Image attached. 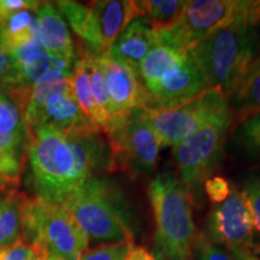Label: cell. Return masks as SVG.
<instances>
[{"label": "cell", "instance_id": "cell-26", "mask_svg": "<svg viewBox=\"0 0 260 260\" xmlns=\"http://www.w3.org/2000/svg\"><path fill=\"white\" fill-rule=\"evenodd\" d=\"M241 193L251 213L254 229L260 234V170L247 175Z\"/></svg>", "mask_w": 260, "mask_h": 260}, {"label": "cell", "instance_id": "cell-34", "mask_svg": "<svg viewBox=\"0 0 260 260\" xmlns=\"http://www.w3.org/2000/svg\"><path fill=\"white\" fill-rule=\"evenodd\" d=\"M125 260H157L153 253H151L144 247H133L126 255Z\"/></svg>", "mask_w": 260, "mask_h": 260}, {"label": "cell", "instance_id": "cell-19", "mask_svg": "<svg viewBox=\"0 0 260 260\" xmlns=\"http://www.w3.org/2000/svg\"><path fill=\"white\" fill-rule=\"evenodd\" d=\"M233 119L240 123L260 111V53L255 58L241 82L228 96Z\"/></svg>", "mask_w": 260, "mask_h": 260}, {"label": "cell", "instance_id": "cell-25", "mask_svg": "<svg viewBox=\"0 0 260 260\" xmlns=\"http://www.w3.org/2000/svg\"><path fill=\"white\" fill-rule=\"evenodd\" d=\"M139 16L147 18L154 28L170 24L182 14L187 3L184 0H142L135 2Z\"/></svg>", "mask_w": 260, "mask_h": 260}, {"label": "cell", "instance_id": "cell-11", "mask_svg": "<svg viewBox=\"0 0 260 260\" xmlns=\"http://www.w3.org/2000/svg\"><path fill=\"white\" fill-rule=\"evenodd\" d=\"M232 122V116L217 119L172 147L178 176L186 183L193 198L201 193L205 181L212 176L222 160L224 144Z\"/></svg>", "mask_w": 260, "mask_h": 260}, {"label": "cell", "instance_id": "cell-22", "mask_svg": "<svg viewBox=\"0 0 260 260\" xmlns=\"http://www.w3.org/2000/svg\"><path fill=\"white\" fill-rule=\"evenodd\" d=\"M70 83L75 100L79 104L84 116L92 123L94 128H96L104 134V130L106 128V121L94 100L89 73L87 69L86 60L82 56H80L75 61L73 73L70 76Z\"/></svg>", "mask_w": 260, "mask_h": 260}, {"label": "cell", "instance_id": "cell-27", "mask_svg": "<svg viewBox=\"0 0 260 260\" xmlns=\"http://www.w3.org/2000/svg\"><path fill=\"white\" fill-rule=\"evenodd\" d=\"M18 84V71L10 51L0 38V90L9 94Z\"/></svg>", "mask_w": 260, "mask_h": 260}, {"label": "cell", "instance_id": "cell-10", "mask_svg": "<svg viewBox=\"0 0 260 260\" xmlns=\"http://www.w3.org/2000/svg\"><path fill=\"white\" fill-rule=\"evenodd\" d=\"M116 169L132 176L149 175L157 165L161 145L149 123L147 110H134L119 117L105 132Z\"/></svg>", "mask_w": 260, "mask_h": 260}, {"label": "cell", "instance_id": "cell-28", "mask_svg": "<svg viewBox=\"0 0 260 260\" xmlns=\"http://www.w3.org/2000/svg\"><path fill=\"white\" fill-rule=\"evenodd\" d=\"M133 247L134 242L106 243L96 248L87 249L80 260H125Z\"/></svg>", "mask_w": 260, "mask_h": 260}, {"label": "cell", "instance_id": "cell-35", "mask_svg": "<svg viewBox=\"0 0 260 260\" xmlns=\"http://www.w3.org/2000/svg\"><path fill=\"white\" fill-rule=\"evenodd\" d=\"M14 187H18V186H15V184L12 183V182L10 181L4 174H3L2 170H0V191H4L6 189H9V188H14Z\"/></svg>", "mask_w": 260, "mask_h": 260}, {"label": "cell", "instance_id": "cell-37", "mask_svg": "<svg viewBox=\"0 0 260 260\" xmlns=\"http://www.w3.org/2000/svg\"><path fill=\"white\" fill-rule=\"evenodd\" d=\"M31 260H46V259H45L44 253L37 251V254H35V256H34V258H32Z\"/></svg>", "mask_w": 260, "mask_h": 260}, {"label": "cell", "instance_id": "cell-20", "mask_svg": "<svg viewBox=\"0 0 260 260\" xmlns=\"http://www.w3.org/2000/svg\"><path fill=\"white\" fill-rule=\"evenodd\" d=\"M188 57L189 52H182L155 42L151 51L141 60L138 69V75L145 88H151L165 74L183 64Z\"/></svg>", "mask_w": 260, "mask_h": 260}, {"label": "cell", "instance_id": "cell-23", "mask_svg": "<svg viewBox=\"0 0 260 260\" xmlns=\"http://www.w3.org/2000/svg\"><path fill=\"white\" fill-rule=\"evenodd\" d=\"M0 38L10 52L38 39L35 11L21 10L0 21Z\"/></svg>", "mask_w": 260, "mask_h": 260}, {"label": "cell", "instance_id": "cell-13", "mask_svg": "<svg viewBox=\"0 0 260 260\" xmlns=\"http://www.w3.org/2000/svg\"><path fill=\"white\" fill-rule=\"evenodd\" d=\"M30 145V133L19 106L0 90V170L18 186Z\"/></svg>", "mask_w": 260, "mask_h": 260}, {"label": "cell", "instance_id": "cell-4", "mask_svg": "<svg viewBox=\"0 0 260 260\" xmlns=\"http://www.w3.org/2000/svg\"><path fill=\"white\" fill-rule=\"evenodd\" d=\"M63 206L89 240L133 242L128 204L122 188L111 178H88Z\"/></svg>", "mask_w": 260, "mask_h": 260}, {"label": "cell", "instance_id": "cell-7", "mask_svg": "<svg viewBox=\"0 0 260 260\" xmlns=\"http://www.w3.org/2000/svg\"><path fill=\"white\" fill-rule=\"evenodd\" d=\"M8 95L21 109L29 133L41 128L60 133L94 128L75 100L70 79L17 87Z\"/></svg>", "mask_w": 260, "mask_h": 260}, {"label": "cell", "instance_id": "cell-16", "mask_svg": "<svg viewBox=\"0 0 260 260\" xmlns=\"http://www.w3.org/2000/svg\"><path fill=\"white\" fill-rule=\"evenodd\" d=\"M207 88L210 86L206 77L189 53L183 64L165 74L147 92L153 100L154 109H168L193 99Z\"/></svg>", "mask_w": 260, "mask_h": 260}, {"label": "cell", "instance_id": "cell-3", "mask_svg": "<svg viewBox=\"0 0 260 260\" xmlns=\"http://www.w3.org/2000/svg\"><path fill=\"white\" fill-rule=\"evenodd\" d=\"M153 210L154 252L159 260H191L195 243L193 197L175 171L158 174L149 182Z\"/></svg>", "mask_w": 260, "mask_h": 260}, {"label": "cell", "instance_id": "cell-29", "mask_svg": "<svg viewBox=\"0 0 260 260\" xmlns=\"http://www.w3.org/2000/svg\"><path fill=\"white\" fill-rule=\"evenodd\" d=\"M233 184L220 176H211L204 183V189L212 204H220L232 193Z\"/></svg>", "mask_w": 260, "mask_h": 260}, {"label": "cell", "instance_id": "cell-21", "mask_svg": "<svg viewBox=\"0 0 260 260\" xmlns=\"http://www.w3.org/2000/svg\"><path fill=\"white\" fill-rule=\"evenodd\" d=\"M28 197L18 187L9 188L0 195V247L22 240L23 209Z\"/></svg>", "mask_w": 260, "mask_h": 260}, {"label": "cell", "instance_id": "cell-31", "mask_svg": "<svg viewBox=\"0 0 260 260\" xmlns=\"http://www.w3.org/2000/svg\"><path fill=\"white\" fill-rule=\"evenodd\" d=\"M37 254V249L23 240L14 245L0 247V260H31Z\"/></svg>", "mask_w": 260, "mask_h": 260}, {"label": "cell", "instance_id": "cell-18", "mask_svg": "<svg viewBox=\"0 0 260 260\" xmlns=\"http://www.w3.org/2000/svg\"><path fill=\"white\" fill-rule=\"evenodd\" d=\"M37 15V35L40 45L47 53L69 59H77L74 40L68 23L59 10L52 3H41Z\"/></svg>", "mask_w": 260, "mask_h": 260}, {"label": "cell", "instance_id": "cell-24", "mask_svg": "<svg viewBox=\"0 0 260 260\" xmlns=\"http://www.w3.org/2000/svg\"><path fill=\"white\" fill-rule=\"evenodd\" d=\"M233 146L242 157L260 162V111L237 123Z\"/></svg>", "mask_w": 260, "mask_h": 260}, {"label": "cell", "instance_id": "cell-17", "mask_svg": "<svg viewBox=\"0 0 260 260\" xmlns=\"http://www.w3.org/2000/svg\"><path fill=\"white\" fill-rule=\"evenodd\" d=\"M154 45V27L147 18L139 16L123 29L107 53L112 60L138 73L140 63Z\"/></svg>", "mask_w": 260, "mask_h": 260}, {"label": "cell", "instance_id": "cell-2", "mask_svg": "<svg viewBox=\"0 0 260 260\" xmlns=\"http://www.w3.org/2000/svg\"><path fill=\"white\" fill-rule=\"evenodd\" d=\"M212 88L226 98L260 53V23L240 17L205 38L189 51Z\"/></svg>", "mask_w": 260, "mask_h": 260}, {"label": "cell", "instance_id": "cell-6", "mask_svg": "<svg viewBox=\"0 0 260 260\" xmlns=\"http://www.w3.org/2000/svg\"><path fill=\"white\" fill-rule=\"evenodd\" d=\"M22 240L39 252L80 260L89 239L63 205L29 198L23 209Z\"/></svg>", "mask_w": 260, "mask_h": 260}, {"label": "cell", "instance_id": "cell-36", "mask_svg": "<svg viewBox=\"0 0 260 260\" xmlns=\"http://www.w3.org/2000/svg\"><path fill=\"white\" fill-rule=\"evenodd\" d=\"M44 255H45V259H46V260H65L63 258H59V256L53 255V254H46V253H44Z\"/></svg>", "mask_w": 260, "mask_h": 260}, {"label": "cell", "instance_id": "cell-15", "mask_svg": "<svg viewBox=\"0 0 260 260\" xmlns=\"http://www.w3.org/2000/svg\"><path fill=\"white\" fill-rule=\"evenodd\" d=\"M10 53L18 71L17 87H31L46 81L70 79L76 61V59L47 53L38 39L15 48Z\"/></svg>", "mask_w": 260, "mask_h": 260}, {"label": "cell", "instance_id": "cell-8", "mask_svg": "<svg viewBox=\"0 0 260 260\" xmlns=\"http://www.w3.org/2000/svg\"><path fill=\"white\" fill-rule=\"evenodd\" d=\"M75 34L86 46L84 52H109L113 41L135 17L139 10L130 0H100L82 4L73 0L54 3Z\"/></svg>", "mask_w": 260, "mask_h": 260}, {"label": "cell", "instance_id": "cell-12", "mask_svg": "<svg viewBox=\"0 0 260 260\" xmlns=\"http://www.w3.org/2000/svg\"><path fill=\"white\" fill-rule=\"evenodd\" d=\"M206 228L207 237L213 243L224 245L226 248L254 249V224L241 190L235 186L223 203L212 205Z\"/></svg>", "mask_w": 260, "mask_h": 260}, {"label": "cell", "instance_id": "cell-33", "mask_svg": "<svg viewBox=\"0 0 260 260\" xmlns=\"http://www.w3.org/2000/svg\"><path fill=\"white\" fill-rule=\"evenodd\" d=\"M228 249L234 260H260L259 256L251 249L241 248V247H233V248Z\"/></svg>", "mask_w": 260, "mask_h": 260}, {"label": "cell", "instance_id": "cell-14", "mask_svg": "<svg viewBox=\"0 0 260 260\" xmlns=\"http://www.w3.org/2000/svg\"><path fill=\"white\" fill-rule=\"evenodd\" d=\"M96 56L105 75L107 92L112 107V122L134 110L154 109L153 100L135 70L112 60L107 52Z\"/></svg>", "mask_w": 260, "mask_h": 260}, {"label": "cell", "instance_id": "cell-30", "mask_svg": "<svg viewBox=\"0 0 260 260\" xmlns=\"http://www.w3.org/2000/svg\"><path fill=\"white\" fill-rule=\"evenodd\" d=\"M198 251V260H234L233 256L217 247L206 235H200L195 239Z\"/></svg>", "mask_w": 260, "mask_h": 260}, {"label": "cell", "instance_id": "cell-1", "mask_svg": "<svg viewBox=\"0 0 260 260\" xmlns=\"http://www.w3.org/2000/svg\"><path fill=\"white\" fill-rule=\"evenodd\" d=\"M28 160L35 198L57 205L67 203L88 178L116 169L109 141L95 128L32 130Z\"/></svg>", "mask_w": 260, "mask_h": 260}, {"label": "cell", "instance_id": "cell-32", "mask_svg": "<svg viewBox=\"0 0 260 260\" xmlns=\"http://www.w3.org/2000/svg\"><path fill=\"white\" fill-rule=\"evenodd\" d=\"M42 2L37 0H0V21L21 10L38 11Z\"/></svg>", "mask_w": 260, "mask_h": 260}, {"label": "cell", "instance_id": "cell-5", "mask_svg": "<svg viewBox=\"0 0 260 260\" xmlns=\"http://www.w3.org/2000/svg\"><path fill=\"white\" fill-rule=\"evenodd\" d=\"M240 17H248L260 23V0L188 2L174 22L154 28L155 42L189 52L205 38Z\"/></svg>", "mask_w": 260, "mask_h": 260}, {"label": "cell", "instance_id": "cell-9", "mask_svg": "<svg viewBox=\"0 0 260 260\" xmlns=\"http://www.w3.org/2000/svg\"><path fill=\"white\" fill-rule=\"evenodd\" d=\"M147 116L162 148L174 147L210 123L232 116V111L225 94L210 87L180 105L147 110Z\"/></svg>", "mask_w": 260, "mask_h": 260}]
</instances>
